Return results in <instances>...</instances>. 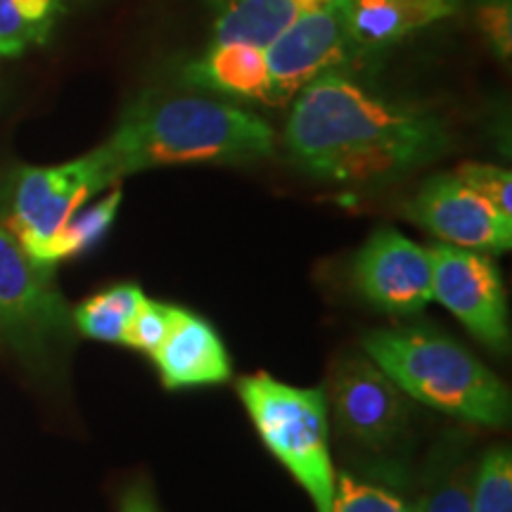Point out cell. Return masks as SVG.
<instances>
[{
	"label": "cell",
	"instance_id": "19",
	"mask_svg": "<svg viewBox=\"0 0 512 512\" xmlns=\"http://www.w3.org/2000/svg\"><path fill=\"white\" fill-rule=\"evenodd\" d=\"M472 484L475 467L472 465H446L439 475L432 477L418 512H472Z\"/></svg>",
	"mask_w": 512,
	"mask_h": 512
},
{
	"label": "cell",
	"instance_id": "16",
	"mask_svg": "<svg viewBox=\"0 0 512 512\" xmlns=\"http://www.w3.org/2000/svg\"><path fill=\"white\" fill-rule=\"evenodd\" d=\"M121 200H124V192H121L119 185H114L110 195H105L102 200L91 204V207H81L46 245L38 249L34 259L55 268V264H60V261L74 259V256L93 249L110 233Z\"/></svg>",
	"mask_w": 512,
	"mask_h": 512
},
{
	"label": "cell",
	"instance_id": "2",
	"mask_svg": "<svg viewBox=\"0 0 512 512\" xmlns=\"http://www.w3.org/2000/svg\"><path fill=\"white\" fill-rule=\"evenodd\" d=\"M117 181L169 164H240L273 152L264 119L204 95H145L100 145Z\"/></svg>",
	"mask_w": 512,
	"mask_h": 512
},
{
	"label": "cell",
	"instance_id": "5",
	"mask_svg": "<svg viewBox=\"0 0 512 512\" xmlns=\"http://www.w3.org/2000/svg\"><path fill=\"white\" fill-rule=\"evenodd\" d=\"M119 185L100 147L72 162L19 169L5 188L0 223H5L31 256L91 197Z\"/></svg>",
	"mask_w": 512,
	"mask_h": 512
},
{
	"label": "cell",
	"instance_id": "12",
	"mask_svg": "<svg viewBox=\"0 0 512 512\" xmlns=\"http://www.w3.org/2000/svg\"><path fill=\"white\" fill-rule=\"evenodd\" d=\"M152 361L166 389L207 387L233 377V363L214 325L181 306H171L169 330Z\"/></svg>",
	"mask_w": 512,
	"mask_h": 512
},
{
	"label": "cell",
	"instance_id": "11",
	"mask_svg": "<svg viewBox=\"0 0 512 512\" xmlns=\"http://www.w3.org/2000/svg\"><path fill=\"white\" fill-rule=\"evenodd\" d=\"M406 214L444 245L482 254L508 252L512 245V219L498 214L456 174H439L422 183Z\"/></svg>",
	"mask_w": 512,
	"mask_h": 512
},
{
	"label": "cell",
	"instance_id": "25",
	"mask_svg": "<svg viewBox=\"0 0 512 512\" xmlns=\"http://www.w3.org/2000/svg\"><path fill=\"white\" fill-rule=\"evenodd\" d=\"M31 46H36L34 36L17 17L12 0H0V55L19 57Z\"/></svg>",
	"mask_w": 512,
	"mask_h": 512
},
{
	"label": "cell",
	"instance_id": "15",
	"mask_svg": "<svg viewBox=\"0 0 512 512\" xmlns=\"http://www.w3.org/2000/svg\"><path fill=\"white\" fill-rule=\"evenodd\" d=\"M328 0H226L214 27V43L268 48L297 17Z\"/></svg>",
	"mask_w": 512,
	"mask_h": 512
},
{
	"label": "cell",
	"instance_id": "21",
	"mask_svg": "<svg viewBox=\"0 0 512 512\" xmlns=\"http://www.w3.org/2000/svg\"><path fill=\"white\" fill-rule=\"evenodd\" d=\"M456 178L467 188L482 195L505 219H512V174L494 164L467 162L460 164Z\"/></svg>",
	"mask_w": 512,
	"mask_h": 512
},
{
	"label": "cell",
	"instance_id": "27",
	"mask_svg": "<svg viewBox=\"0 0 512 512\" xmlns=\"http://www.w3.org/2000/svg\"><path fill=\"white\" fill-rule=\"evenodd\" d=\"M448 3H456L458 5V0H448Z\"/></svg>",
	"mask_w": 512,
	"mask_h": 512
},
{
	"label": "cell",
	"instance_id": "23",
	"mask_svg": "<svg viewBox=\"0 0 512 512\" xmlns=\"http://www.w3.org/2000/svg\"><path fill=\"white\" fill-rule=\"evenodd\" d=\"M479 29L498 57L508 60L512 50V12L510 0H482L477 10Z\"/></svg>",
	"mask_w": 512,
	"mask_h": 512
},
{
	"label": "cell",
	"instance_id": "8",
	"mask_svg": "<svg viewBox=\"0 0 512 512\" xmlns=\"http://www.w3.org/2000/svg\"><path fill=\"white\" fill-rule=\"evenodd\" d=\"M432 299L456 316L484 347L510 349L508 302L501 273L489 254L451 245L432 252Z\"/></svg>",
	"mask_w": 512,
	"mask_h": 512
},
{
	"label": "cell",
	"instance_id": "26",
	"mask_svg": "<svg viewBox=\"0 0 512 512\" xmlns=\"http://www.w3.org/2000/svg\"><path fill=\"white\" fill-rule=\"evenodd\" d=\"M121 512H162L152 496V489L147 482L133 484L131 489H126V494L121 496Z\"/></svg>",
	"mask_w": 512,
	"mask_h": 512
},
{
	"label": "cell",
	"instance_id": "7",
	"mask_svg": "<svg viewBox=\"0 0 512 512\" xmlns=\"http://www.w3.org/2000/svg\"><path fill=\"white\" fill-rule=\"evenodd\" d=\"M72 325L53 266L36 261L0 223V332L19 347L36 349L55 337H67Z\"/></svg>",
	"mask_w": 512,
	"mask_h": 512
},
{
	"label": "cell",
	"instance_id": "10",
	"mask_svg": "<svg viewBox=\"0 0 512 512\" xmlns=\"http://www.w3.org/2000/svg\"><path fill=\"white\" fill-rule=\"evenodd\" d=\"M351 280L373 309L415 316L432 302V256L394 228H380L356 254Z\"/></svg>",
	"mask_w": 512,
	"mask_h": 512
},
{
	"label": "cell",
	"instance_id": "22",
	"mask_svg": "<svg viewBox=\"0 0 512 512\" xmlns=\"http://www.w3.org/2000/svg\"><path fill=\"white\" fill-rule=\"evenodd\" d=\"M169 313L171 304H162L145 297L140 302L131 325H128L124 347L145 351L147 356L155 354L162 339L166 337V330H169Z\"/></svg>",
	"mask_w": 512,
	"mask_h": 512
},
{
	"label": "cell",
	"instance_id": "18",
	"mask_svg": "<svg viewBox=\"0 0 512 512\" xmlns=\"http://www.w3.org/2000/svg\"><path fill=\"white\" fill-rule=\"evenodd\" d=\"M472 512H512V458L508 446H494L475 467Z\"/></svg>",
	"mask_w": 512,
	"mask_h": 512
},
{
	"label": "cell",
	"instance_id": "4",
	"mask_svg": "<svg viewBox=\"0 0 512 512\" xmlns=\"http://www.w3.org/2000/svg\"><path fill=\"white\" fill-rule=\"evenodd\" d=\"M242 406L268 451L309 494L316 512H330L337 475L330 456V411L323 387H292L266 373L238 382Z\"/></svg>",
	"mask_w": 512,
	"mask_h": 512
},
{
	"label": "cell",
	"instance_id": "1",
	"mask_svg": "<svg viewBox=\"0 0 512 512\" xmlns=\"http://www.w3.org/2000/svg\"><path fill=\"white\" fill-rule=\"evenodd\" d=\"M285 143L320 181L384 183L444 155L448 131L437 114L380 98L328 69L299 91Z\"/></svg>",
	"mask_w": 512,
	"mask_h": 512
},
{
	"label": "cell",
	"instance_id": "17",
	"mask_svg": "<svg viewBox=\"0 0 512 512\" xmlns=\"http://www.w3.org/2000/svg\"><path fill=\"white\" fill-rule=\"evenodd\" d=\"M143 299L145 294L138 285H114L74 309L72 323L81 335L98 339V342L126 344V330Z\"/></svg>",
	"mask_w": 512,
	"mask_h": 512
},
{
	"label": "cell",
	"instance_id": "24",
	"mask_svg": "<svg viewBox=\"0 0 512 512\" xmlns=\"http://www.w3.org/2000/svg\"><path fill=\"white\" fill-rule=\"evenodd\" d=\"M12 8L24 27L31 31L36 46H41L48 41L57 17L62 15L64 0H12Z\"/></svg>",
	"mask_w": 512,
	"mask_h": 512
},
{
	"label": "cell",
	"instance_id": "6",
	"mask_svg": "<svg viewBox=\"0 0 512 512\" xmlns=\"http://www.w3.org/2000/svg\"><path fill=\"white\" fill-rule=\"evenodd\" d=\"M325 399L342 437L368 451L392 448L413 415V401L366 354L339 358Z\"/></svg>",
	"mask_w": 512,
	"mask_h": 512
},
{
	"label": "cell",
	"instance_id": "20",
	"mask_svg": "<svg viewBox=\"0 0 512 512\" xmlns=\"http://www.w3.org/2000/svg\"><path fill=\"white\" fill-rule=\"evenodd\" d=\"M330 512H418L415 505L377 484L339 475Z\"/></svg>",
	"mask_w": 512,
	"mask_h": 512
},
{
	"label": "cell",
	"instance_id": "9",
	"mask_svg": "<svg viewBox=\"0 0 512 512\" xmlns=\"http://www.w3.org/2000/svg\"><path fill=\"white\" fill-rule=\"evenodd\" d=\"M268 105H280L328 69L349 60L347 0H328L297 17L266 50Z\"/></svg>",
	"mask_w": 512,
	"mask_h": 512
},
{
	"label": "cell",
	"instance_id": "13",
	"mask_svg": "<svg viewBox=\"0 0 512 512\" xmlns=\"http://www.w3.org/2000/svg\"><path fill=\"white\" fill-rule=\"evenodd\" d=\"M456 10L448 0H347L351 55L377 53Z\"/></svg>",
	"mask_w": 512,
	"mask_h": 512
},
{
	"label": "cell",
	"instance_id": "14",
	"mask_svg": "<svg viewBox=\"0 0 512 512\" xmlns=\"http://www.w3.org/2000/svg\"><path fill=\"white\" fill-rule=\"evenodd\" d=\"M183 79L197 88L238 98L264 100L268 95V67L264 48L249 43H214L202 60L185 69Z\"/></svg>",
	"mask_w": 512,
	"mask_h": 512
},
{
	"label": "cell",
	"instance_id": "3",
	"mask_svg": "<svg viewBox=\"0 0 512 512\" xmlns=\"http://www.w3.org/2000/svg\"><path fill=\"white\" fill-rule=\"evenodd\" d=\"M363 351L411 401L482 427L510 420V392L501 377L463 344L425 325L370 330Z\"/></svg>",
	"mask_w": 512,
	"mask_h": 512
}]
</instances>
